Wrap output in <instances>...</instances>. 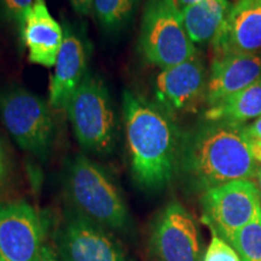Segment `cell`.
<instances>
[{"mask_svg":"<svg viewBox=\"0 0 261 261\" xmlns=\"http://www.w3.org/2000/svg\"><path fill=\"white\" fill-rule=\"evenodd\" d=\"M65 190L76 211L108 230H128L130 215L119 188L102 166L86 155L68 163Z\"/></svg>","mask_w":261,"mask_h":261,"instance_id":"obj_3","label":"cell"},{"mask_svg":"<svg viewBox=\"0 0 261 261\" xmlns=\"http://www.w3.org/2000/svg\"><path fill=\"white\" fill-rule=\"evenodd\" d=\"M18 31L28 50L29 61L46 68L55 67L64 31L52 17L46 0H34Z\"/></svg>","mask_w":261,"mask_h":261,"instance_id":"obj_13","label":"cell"},{"mask_svg":"<svg viewBox=\"0 0 261 261\" xmlns=\"http://www.w3.org/2000/svg\"><path fill=\"white\" fill-rule=\"evenodd\" d=\"M261 116V77L255 83L231 94L221 102L208 107L203 114L208 121H224L244 125Z\"/></svg>","mask_w":261,"mask_h":261,"instance_id":"obj_17","label":"cell"},{"mask_svg":"<svg viewBox=\"0 0 261 261\" xmlns=\"http://www.w3.org/2000/svg\"><path fill=\"white\" fill-rule=\"evenodd\" d=\"M214 57L261 54V0H237L213 40Z\"/></svg>","mask_w":261,"mask_h":261,"instance_id":"obj_12","label":"cell"},{"mask_svg":"<svg viewBox=\"0 0 261 261\" xmlns=\"http://www.w3.org/2000/svg\"><path fill=\"white\" fill-rule=\"evenodd\" d=\"M58 253L63 261H129L108 228L77 211L67 214L58 234Z\"/></svg>","mask_w":261,"mask_h":261,"instance_id":"obj_8","label":"cell"},{"mask_svg":"<svg viewBox=\"0 0 261 261\" xmlns=\"http://www.w3.org/2000/svg\"><path fill=\"white\" fill-rule=\"evenodd\" d=\"M0 119L19 148L46 158L56 130L50 104L23 87H8L0 91Z\"/></svg>","mask_w":261,"mask_h":261,"instance_id":"obj_6","label":"cell"},{"mask_svg":"<svg viewBox=\"0 0 261 261\" xmlns=\"http://www.w3.org/2000/svg\"><path fill=\"white\" fill-rule=\"evenodd\" d=\"M260 77L261 54L214 57L204 92L205 104L214 106Z\"/></svg>","mask_w":261,"mask_h":261,"instance_id":"obj_15","label":"cell"},{"mask_svg":"<svg viewBox=\"0 0 261 261\" xmlns=\"http://www.w3.org/2000/svg\"><path fill=\"white\" fill-rule=\"evenodd\" d=\"M38 261H61V259L50 247L44 246L40 252V255L38 257Z\"/></svg>","mask_w":261,"mask_h":261,"instance_id":"obj_24","label":"cell"},{"mask_svg":"<svg viewBox=\"0 0 261 261\" xmlns=\"http://www.w3.org/2000/svg\"><path fill=\"white\" fill-rule=\"evenodd\" d=\"M198 2H201V0H177L179 8L180 9H184V8H187V6L196 4V3H198Z\"/></svg>","mask_w":261,"mask_h":261,"instance_id":"obj_26","label":"cell"},{"mask_svg":"<svg viewBox=\"0 0 261 261\" xmlns=\"http://www.w3.org/2000/svg\"><path fill=\"white\" fill-rule=\"evenodd\" d=\"M201 205L203 221L231 243L238 230L261 210L260 190L252 180H234L205 190Z\"/></svg>","mask_w":261,"mask_h":261,"instance_id":"obj_7","label":"cell"},{"mask_svg":"<svg viewBox=\"0 0 261 261\" xmlns=\"http://www.w3.org/2000/svg\"><path fill=\"white\" fill-rule=\"evenodd\" d=\"M85 42L70 27H65L61 50L50 80L48 104L52 109H65L70 97L87 74Z\"/></svg>","mask_w":261,"mask_h":261,"instance_id":"obj_14","label":"cell"},{"mask_svg":"<svg viewBox=\"0 0 261 261\" xmlns=\"http://www.w3.org/2000/svg\"><path fill=\"white\" fill-rule=\"evenodd\" d=\"M44 238V220L33 205L0 204V261H38Z\"/></svg>","mask_w":261,"mask_h":261,"instance_id":"obj_9","label":"cell"},{"mask_svg":"<svg viewBox=\"0 0 261 261\" xmlns=\"http://www.w3.org/2000/svg\"><path fill=\"white\" fill-rule=\"evenodd\" d=\"M256 179V185L257 188H259V190L261 192V167L256 169V173H255V177H254Z\"/></svg>","mask_w":261,"mask_h":261,"instance_id":"obj_27","label":"cell"},{"mask_svg":"<svg viewBox=\"0 0 261 261\" xmlns=\"http://www.w3.org/2000/svg\"><path fill=\"white\" fill-rule=\"evenodd\" d=\"M71 6L79 15L89 16L92 12L93 0H69Z\"/></svg>","mask_w":261,"mask_h":261,"instance_id":"obj_23","label":"cell"},{"mask_svg":"<svg viewBox=\"0 0 261 261\" xmlns=\"http://www.w3.org/2000/svg\"><path fill=\"white\" fill-rule=\"evenodd\" d=\"M252 154L257 163H261V116L244 126Z\"/></svg>","mask_w":261,"mask_h":261,"instance_id":"obj_22","label":"cell"},{"mask_svg":"<svg viewBox=\"0 0 261 261\" xmlns=\"http://www.w3.org/2000/svg\"><path fill=\"white\" fill-rule=\"evenodd\" d=\"M150 248L158 261H201L197 225L180 203L172 202L156 218Z\"/></svg>","mask_w":261,"mask_h":261,"instance_id":"obj_10","label":"cell"},{"mask_svg":"<svg viewBox=\"0 0 261 261\" xmlns=\"http://www.w3.org/2000/svg\"><path fill=\"white\" fill-rule=\"evenodd\" d=\"M246 125L208 121L181 137L179 166L200 191L255 177L257 162L248 142Z\"/></svg>","mask_w":261,"mask_h":261,"instance_id":"obj_2","label":"cell"},{"mask_svg":"<svg viewBox=\"0 0 261 261\" xmlns=\"http://www.w3.org/2000/svg\"><path fill=\"white\" fill-rule=\"evenodd\" d=\"M140 0H93L92 12L108 32H120L136 15Z\"/></svg>","mask_w":261,"mask_h":261,"instance_id":"obj_18","label":"cell"},{"mask_svg":"<svg viewBox=\"0 0 261 261\" xmlns=\"http://www.w3.org/2000/svg\"><path fill=\"white\" fill-rule=\"evenodd\" d=\"M211 228L212 240L208 246L203 261H241L236 249L225 241L214 228Z\"/></svg>","mask_w":261,"mask_h":261,"instance_id":"obj_20","label":"cell"},{"mask_svg":"<svg viewBox=\"0 0 261 261\" xmlns=\"http://www.w3.org/2000/svg\"><path fill=\"white\" fill-rule=\"evenodd\" d=\"M138 48L148 63L161 69L197 55L177 0H146L140 21Z\"/></svg>","mask_w":261,"mask_h":261,"instance_id":"obj_4","label":"cell"},{"mask_svg":"<svg viewBox=\"0 0 261 261\" xmlns=\"http://www.w3.org/2000/svg\"><path fill=\"white\" fill-rule=\"evenodd\" d=\"M33 3L34 0H0V9L5 17L15 22L19 29Z\"/></svg>","mask_w":261,"mask_h":261,"instance_id":"obj_21","label":"cell"},{"mask_svg":"<svg viewBox=\"0 0 261 261\" xmlns=\"http://www.w3.org/2000/svg\"><path fill=\"white\" fill-rule=\"evenodd\" d=\"M228 0H201L181 9L185 29L194 44L212 41L230 10Z\"/></svg>","mask_w":261,"mask_h":261,"instance_id":"obj_16","label":"cell"},{"mask_svg":"<svg viewBox=\"0 0 261 261\" xmlns=\"http://www.w3.org/2000/svg\"><path fill=\"white\" fill-rule=\"evenodd\" d=\"M65 112L81 148L97 155L112 152L117 135L116 115L107 86L99 77L87 71Z\"/></svg>","mask_w":261,"mask_h":261,"instance_id":"obj_5","label":"cell"},{"mask_svg":"<svg viewBox=\"0 0 261 261\" xmlns=\"http://www.w3.org/2000/svg\"><path fill=\"white\" fill-rule=\"evenodd\" d=\"M6 171H8V161H6L5 150L3 148L2 143H0V184L4 180Z\"/></svg>","mask_w":261,"mask_h":261,"instance_id":"obj_25","label":"cell"},{"mask_svg":"<svg viewBox=\"0 0 261 261\" xmlns=\"http://www.w3.org/2000/svg\"><path fill=\"white\" fill-rule=\"evenodd\" d=\"M207 73L198 55L161 69L155 81L158 106L166 113H179L194 106L207 87Z\"/></svg>","mask_w":261,"mask_h":261,"instance_id":"obj_11","label":"cell"},{"mask_svg":"<svg viewBox=\"0 0 261 261\" xmlns=\"http://www.w3.org/2000/svg\"><path fill=\"white\" fill-rule=\"evenodd\" d=\"M122 110L133 179L160 190L178 169L182 135L169 114L132 91L123 92Z\"/></svg>","mask_w":261,"mask_h":261,"instance_id":"obj_1","label":"cell"},{"mask_svg":"<svg viewBox=\"0 0 261 261\" xmlns=\"http://www.w3.org/2000/svg\"><path fill=\"white\" fill-rule=\"evenodd\" d=\"M230 244L241 261H261V210L249 224L237 231Z\"/></svg>","mask_w":261,"mask_h":261,"instance_id":"obj_19","label":"cell"}]
</instances>
